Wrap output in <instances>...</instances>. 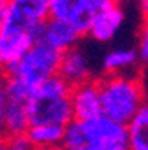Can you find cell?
Masks as SVG:
<instances>
[{"label": "cell", "mask_w": 148, "mask_h": 150, "mask_svg": "<svg viewBox=\"0 0 148 150\" xmlns=\"http://www.w3.org/2000/svg\"><path fill=\"white\" fill-rule=\"evenodd\" d=\"M125 9L120 2L100 0L98 9L93 16L87 36L97 43H109L118 36L125 23Z\"/></svg>", "instance_id": "52a82bcc"}, {"label": "cell", "mask_w": 148, "mask_h": 150, "mask_svg": "<svg viewBox=\"0 0 148 150\" xmlns=\"http://www.w3.org/2000/svg\"><path fill=\"white\" fill-rule=\"evenodd\" d=\"M71 109L73 120L77 122H87L102 115L98 81H89L71 88Z\"/></svg>", "instance_id": "9c48e42d"}, {"label": "cell", "mask_w": 148, "mask_h": 150, "mask_svg": "<svg viewBox=\"0 0 148 150\" xmlns=\"http://www.w3.org/2000/svg\"><path fill=\"white\" fill-rule=\"evenodd\" d=\"M105 2H120L121 4V0H105Z\"/></svg>", "instance_id": "7402d4cb"}, {"label": "cell", "mask_w": 148, "mask_h": 150, "mask_svg": "<svg viewBox=\"0 0 148 150\" xmlns=\"http://www.w3.org/2000/svg\"><path fill=\"white\" fill-rule=\"evenodd\" d=\"M128 150H148V102L127 123Z\"/></svg>", "instance_id": "5bb4252c"}, {"label": "cell", "mask_w": 148, "mask_h": 150, "mask_svg": "<svg viewBox=\"0 0 148 150\" xmlns=\"http://www.w3.org/2000/svg\"><path fill=\"white\" fill-rule=\"evenodd\" d=\"M6 20L20 27L43 32V27L50 20L48 0H11Z\"/></svg>", "instance_id": "ba28073f"}, {"label": "cell", "mask_w": 148, "mask_h": 150, "mask_svg": "<svg viewBox=\"0 0 148 150\" xmlns=\"http://www.w3.org/2000/svg\"><path fill=\"white\" fill-rule=\"evenodd\" d=\"M41 32L4 20L0 25V73H7L39 41Z\"/></svg>", "instance_id": "277c9868"}, {"label": "cell", "mask_w": 148, "mask_h": 150, "mask_svg": "<svg viewBox=\"0 0 148 150\" xmlns=\"http://www.w3.org/2000/svg\"><path fill=\"white\" fill-rule=\"evenodd\" d=\"M136 6H137V9L141 11L143 18H146V16H148V0H136Z\"/></svg>", "instance_id": "ffe728a7"}, {"label": "cell", "mask_w": 148, "mask_h": 150, "mask_svg": "<svg viewBox=\"0 0 148 150\" xmlns=\"http://www.w3.org/2000/svg\"><path fill=\"white\" fill-rule=\"evenodd\" d=\"M57 75L73 88L93 81V64H91L87 54L82 48L75 47L63 54Z\"/></svg>", "instance_id": "30bf717a"}, {"label": "cell", "mask_w": 148, "mask_h": 150, "mask_svg": "<svg viewBox=\"0 0 148 150\" xmlns=\"http://www.w3.org/2000/svg\"><path fill=\"white\" fill-rule=\"evenodd\" d=\"M80 38H82V34L71 23L50 18L47 22V25L43 27V32H41L39 40H43L45 43H48L55 50H59L61 54H64V52H68L71 48L79 47Z\"/></svg>", "instance_id": "8fae6325"}, {"label": "cell", "mask_w": 148, "mask_h": 150, "mask_svg": "<svg viewBox=\"0 0 148 150\" xmlns=\"http://www.w3.org/2000/svg\"><path fill=\"white\" fill-rule=\"evenodd\" d=\"M61 57L63 54L59 50H55L54 47L39 40L20 63L6 73V77L34 91L38 86H41L43 82H47L48 79L59 73Z\"/></svg>", "instance_id": "3957f363"}, {"label": "cell", "mask_w": 148, "mask_h": 150, "mask_svg": "<svg viewBox=\"0 0 148 150\" xmlns=\"http://www.w3.org/2000/svg\"><path fill=\"white\" fill-rule=\"evenodd\" d=\"M0 150H6V139L0 141Z\"/></svg>", "instance_id": "44dd1931"}, {"label": "cell", "mask_w": 148, "mask_h": 150, "mask_svg": "<svg viewBox=\"0 0 148 150\" xmlns=\"http://www.w3.org/2000/svg\"><path fill=\"white\" fill-rule=\"evenodd\" d=\"M6 150H36V146L32 145L27 134H20L6 138Z\"/></svg>", "instance_id": "2e32d148"}, {"label": "cell", "mask_w": 148, "mask_h": 150, "mask_svg": "<svg viewBox=\"0 0 148 150\" xmlns=\"http://www.w3.org/2000/svg\"><path fill=\"white\" fill-rule=\"evenodd\" d=\"M9 4H11V0H0V25H2L4 20H6V14H7V9H9Z\"/></svg>", "instance_id": "d6986e66"}, {"label": "cell", "mask_w": 148, "mask_h": 150, "mask_svg": "<svg viewBox=\"0 0 148 150\" xmlns=\"http://www.w3.org/2000/svg\"><path fill=\"white\" fill-rule=\"evenodd\" d=\"M4 107H6V77H0V141L7 138L4 123Z\"/></svg>", "instance_id": "ac0fdd59"}, {"label": "cell", "mask_w": 148, "mask_h": 150, "mask_svg": "<svg viewBox=\"0 0 148 150\" xmlns=\"http://www.w3.org/2000/svg\"><path fill=\"white\" fill-rule=\"evenodd\" d=\"M6 77V75H4ZM30 89L22 86L13 79L6 77V107H4V123L7 136L27 134L30 127L29 105H30Z\"/></svg>", "instance_id": "5b68a950"}, {"label": "cell", "mask_w": 148, "mask_h": 150, "mask_svg": "<svg viewBox=\"0 0 148 150\" xmlns=\"http://www.w3.org/2000/svg\"><path fill=\"white\" fill-rule=\"evenodd\" d=\"M139 54L134 47H114L102 55L104 75H121L130 73L139 64Z\"/></svg>", "instance_id": "7c38bea8"}, {"label": "cell", "mask_w": 148, "mask_h": 150, "mask_svg": "<svg viewBox=\"0 0 148 150\" xmlns=\"http://www.w3.org/2000/svg\"><path fill=\"white\" fill-rule=\"evenodd\" d=\"M137 54H139V61L143 64H148V16L143 18V23L139 29L137 36Z\"/></svg>", "instance_id": "9a60e30c"}, {"label": "cell", "mask_w": 148, "mask_h": 150, "mask_svg": "<svg viewBox=\"0 0 148 150\" xmlns=\"http://www.w3.org/2000/svg\"><path fill=\"white\" fill-rule=\"evenodd\" d=\"M102 115L127 125L146 104L144 86L134 73L104 75L98 79Z\"/></svg>", "instance_id": "6da1fadb"}, {"label": "cell", "mask_w": 148, "mask_h": 150, "mask_svg": "<svg viewBox=\"0 0 148 150\" xmlns=\"http://www.w3.org/2000/svg\"><path fill=\"white\" fill-rule=\"evenodd\" d=\"M100 0H48L50 18L68 22L82 36H87Z\"/></svg>", "instance_id": "8992f818"}, {"label": "cell", "mask_w": 148, "mask_h": 150, "mask_svg": "<svg viewBox=\"0 0 148 150\" xmlns=\"http://www.w3.org/2000/svg\"><path fill=\"white\" fill-rule=\"evenodd\" d=\"M29 116L30 127L55 125L66 129L73 122L71 86L59 75L38 86L30 93Z\"/></svg>", "instance_id": "7a4b0ae2"}, {"label": "cell", "mask_w": 148, "mask_h": 150, "mask_svg": "<svg viewBox=\"0 0 148 150\" xmlns=\"http://www.w3.org/2000/svg\"><path fill=\"white\" fill-rule=\"evenodd\" d=\"M79 150H128L127 141H91Z\"/></svg>", "instance_id": "e0dca14e"}, {"label": "cell", "mask_w": 148, "mask_h": 150, "mask_svg": "<svg viewBox=\"0 0 148 150\" xmlns=\"http://www.w3.org/2000/svg\"><path fill=\"white\" fill-rule=\"evenodd\" d=\"M64 130H66L64 127L38 125V127H29L27 136L36 146V150H61Z\"/></svg>", "instance_id": "4fadbf2b"}]
</instances>
